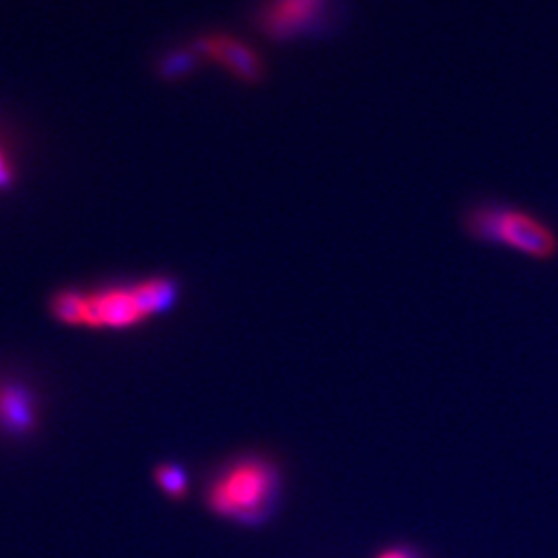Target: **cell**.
<instances>
[{
	"label": "cell",
	"mask_w": 558,
	"mask_h": 558,
	"mask_svg": "<svg viewBox=\"0 0 558 558\" xmlns=\"http://www.w3.org/2000/svg\"><path fill=\"white\" fill-rule=\"evenodd\" d=\"M178 300L170 277H147L106 288H64L50 300L52 317L73 330L131 331L158 319Z\"/></svg>",
	"instance_id": "1"
},
{
	"label": "cell",
	"mask_w": 558,
	"mask_h": 558,
	"mask_svg": "<svg viewBox=\"0 0 558 558\" xmlns=\"http://www.w3.org/2000/svg\"><path fill=\"white\" fill-rule=\"evenodd\" d=\"M282 493V472L268 455L245 454L218 468L206 486L207 511L236 525H259Z\"/></svg>",
	"instance_id": "2"
},
{
	"label": "cell",
	"mask_w": 558,
	"mask_h": 558,
	"mask_svg": "<svg viewBox=\"0 0 558 558\" xmlns=\"http://www.w3.org/2000/svg\"><path fill=\"white\" fill-rule=\"evenodd\" d=\"M470 227L478 238L505 243L532 257H548L557 247L555 236L546 227L517 211H475Z\"/></svg>",
	"instance_id": "3"
},
{
	"label": "cell",
	"mask_w": 558,
	"mask_h": 558,
	"mask_svg": "<svg viewBox=\"0 0 558 558\" xmlns=\"http://www.w3.org/2000/svg\"><path fill=\"white\" fill-rule=\"evenodd\" d=\"M327 0H269L261 9L259 27L271 40H289L307 32L321 17Z\"/></svg>",
	"instance_id": "4"
},
{
	"label": "cell",
	"mask_w": 558,
	"mask_h": 558,
	"mask_svg": "<svg viewBox=\"0 0 558 558\" xmlns=\"http://www.w3.org/2000/svg\"><path fill=\"white\" fill-rule=\"evenodd\" d=\"M195 50L197 54L224 66L227 73H232L240 82H261L265 73L261 57L247 44L234 40L230 36H207L195 44Z\"/></svg>",
	"instance_id": "5"
},
{
	"label": "cell",
	"mask_w": 558,
	"mask_h": 558,
	"mask_svg": "<svg viewBox=\"0 0 558 558\" xmlns=\"http://www.w3.org/2000/svg\"><path fill=\"white\" fill-rule=\"evenodd\" d=\"M40 424V401L21 381H0V434L25 436Z\"/></svg>",
	"instance_id": "6"
},
{
	"label": "cell",
	"mask_w": 558,
	"mask_h": 558,
	"mask_svg": "<svg viewBox=\"0 0 558 558\" xmlns=\"http://www.w3.org/2000/svg\"><path fill=\"white\" fill-rule=\"evenodd\" d=\"M153 482L158 486V491L170 498V500H185L190 491V478L185 470V466L176 463V461H164L158 463L153 468Z\"/></svg>",
	"instance_id": "7"
},
{
	"label": "cell",
	"mask_w": 558,
	"mask_h": 558,
	"mask_svg": "<svg viewBox=\"0 0 558 558\" xmlns=\"http://www.w3.org/2000/svg\"><path fill=\"white\" fill-rule=\"evenodd\" d=\"M374 558H418L416 557V553L412 550H408V548H387V550H383L381 555H376Z\"/></svg>",
	"instance_id": "8"
}]
</instances>
